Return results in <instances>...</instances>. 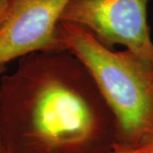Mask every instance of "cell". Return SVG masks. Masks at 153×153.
Returning <instances> with one entry per match:
<instances>
[{
  "label": "cell",
  "instance_id": "obj_4",
  "mask_svg": "<svg viewBox=\"0 0 153 153\" xmlns=\"http://www.w3.org/2000/svg\"><path fill=\"white\" fill-rule=\"evenodd\" d=\"M70 1L11 0L0 28V76L13 60L35 52L65 50L58 27Z\"/></svg>",
  "mask_w": 153,
  "mask_h": 153
},
{
  "label": "cell",
  "instance_id": "obj_3",
  "mask_svg": "<svg viewBox=\"0 0 153 153\" xmlns=\"http://www.w3.org/2000/svg\"><path fill=\"white\" fill-rule=\"evenodd\" d=\"M149 0H71L60 22L87 29L99 42L126 49L153 65V41L148 24Z\"/></svg>",
  "mask_w": 153,
  "mask_h": 153
},
{
  "label": "cell",
  "instance_id": "obj_1",
  "mask_svg": "<svg viewBox=\"0 0 153 153\" xmlns=\"http://www.w3.org/2000/svg\"><path fill=\"white\" fill-rule=\"evenodd\" d=\"M0 134L10 153H113L117 146L114 115L66 50L26 55L0 76Z\"/></svg>",
  "mask_w": 153,
  "mask_h": 153
},
{
  "label": "cell",
  "instance_id": "obj_2",
  "mask_svg": "<svg viewBox=\"0 0 153 153\" xmlns=\"http://www.w3.org/2000/svg\"><path fill=\"white\" fill-rule=\"evenodd\" d=\"M58 38L87 69L114 115L115 152L135 150L153 134L152 64L128 49L105 46L87 29L69 22H60Z\"/></svg>",
  "mask_w": 153,
  "mask_h": 153
},
{
  "label": "cell",
  "instance_id": "obj_7",
  "mask_svg": "<svg viewBox=\"0 0 153 153\" xmlns=\"http://www.w3.org/2000/svg\"><path fill=\"white\" fill-rule=\"evenodd\" d=\"M0 153H10L7 147H6L5 144L4 142L3 139H2L1 134H0Z\"/></svg>",
  "mask_w": 153,
  "mask_h": 153
},
{
  "label": "cell",
  "instance_id": "obj_5",
  "mask_svg": "<svg viewBox=\"0 0 153 153\" xmlns=\"http://www.w3.org/2000/svg\"><path fill=\"white\" fill-rule=\"evenodd\" d=\"M129 152H135L139 153H153V134L146 137L135 150Z\"/></svg>",
  "mask_w": 153,
  "mask_h": 153
},
{
  "label": "cell",
  "instance_id": "obj_6",
  "mask_svg": "<svg viewBox=\"0 0 153 153\" xmlns=\"http://www.w3.org/2000/svg\"><path fill=\"white\" fill-rule=\"evenodd\" d=\"M11 0H0V28L5 21Z\"/></svg>",
  "mask_w": 153,
  "mask_h": 153
},
{
  "label": "cell",
  "instance_id": "obj_8",
  "mask_svg": "<svg viewBox=\"0 0 153 153\" xmlns=\"http://www.w3.org/2000/svg\"><path fill=\"white\" fill-rule=\"evenodd\" d=\"M113 153H139V152H123V151H117V152H114Z\"/></svg>",
  "mask_w": 153,
  "mask_h": 153
}]
</instances>
